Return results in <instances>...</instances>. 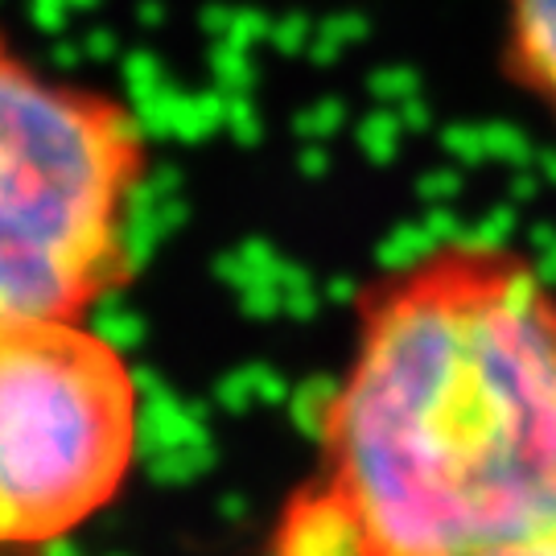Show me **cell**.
<instances>
[{
  "mask_svg": "<svg viewBox=\"0 0 556 556\" xmlns=\"http://www.w3.org/2000/svg\"><path fill=\"white\" fill-rule=\"evenodd\" d=\"M280 556H486L556 523V285L495 239L367 280Z\"/></svg>",
  "mask_w": 556,
  "mask_h": 556,
  "instance_id": "1",
  "label": "cell"
},
{
  "mask_svg": "<svg viewBox=\"0 0 556 556\" xmlns=\"http://www.w3.org/2000/svg\"><path fill=\"white\" fill-rule=\"evenodd\" d=\"M149 161L128 103L41 71L0 29V318L83 321L132 280Z\"/></svg>",
  "mask_w": 556,
  "mask_h": 556,
  "instance_id": "2",
  "label": "cell"
},
{
  "mask_svg": "<svg viewBox=\"0 0 556 556\" xmlns=\"http://www.w3.org/2000/svg\"><path fill=\"white\" fill-rule=\"evenodd\" d=\"M140 392L112 338L83 321L0 318V548L71 536L119 495Z\"/></svg>",
  "mask_w": 556,
  "mask_h": 556,
  "instance_id": "3",
  "label": "cell"
},
{
  "mask_svg": "<svg viewBox=\"0 0 556 556\" xmlns=\"http://www.w3.org/2000/svg\"><path fill=\"white\" fill-rule=\"evenodd\" d=\"M503 66L556 119V0H507Z\"/></svg>",
  "mask_w": 556,
  "mask_h": 556,
  "instance_id": "4",
  "label": "cell"
},
{
  "mask_svg": "<svg viewBox=\"0 0 556 556\" xmlns=\"http://www.w3.org/2000/svg\"><path fill=\"white\" fill-rule=\"evenodd\" d=\"M486 556H556V523L540 528L532 536L516 540V544H503V548H495V553H486Z\"/></svg>",
  "mask_w": 556,
  "mask_h": 556,
  "instance_id": "5",
  "label": "cell"
}]
</instances>
